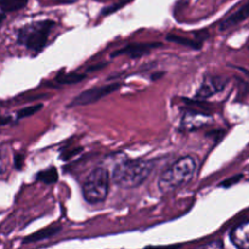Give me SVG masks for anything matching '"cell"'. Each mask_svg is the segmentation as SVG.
Masks as SVG:
<instances>
[{"label":"cell","instance_id":"cell-22","mask_svg":"<svg viewBox=\"0 0 249 249\" xmlns=\"http://www.w3.org/2000/svg\"><path fill=\"white\" fill-rule=\"evenodd\" d=\"M105 63H100L99 66H94V67H91V68H89V72H92V71H97V70H100V68H102V67H105Z\"/></svg>","mask_w":249,"mask_h":249},{"label":"cell","instance_id":"cell-1","mask_svg":"<svg viewBox=\"0 0 249 249\" xmlns=\"http://www.w3.org/2000/svg\"><path fill=\"white\" fill-rule=\"evenodd\" d=\"M155 168L152 160H126L114 168L112 179L122 189H134L147 180Z\"/></svg>","mask_w":249,"mask_h":249},{"label":"cell","instance_id":"cell-14","mask_svg":"<svg viewBox=\"0 0 249 249\" xmlns=\"http://www.w3.org/2000/svg\"><path fill=\"white\" fill-rule=\"evenodd\" d=\"M85 78V74H79V73H70V74H62L56 78V82L58 84H75V83L82 82Z\"/></svg>","mask_w":249,"mask_h":249},{"label":"cell","instance_id":"cell-23","mask_svg":"<svg viewBox=\"0 0 249 249\" xmlns=\"http://www.w3.org/2000/svg\"><path fill=\"white\" fill-rule=\"evenodd\" d=\"M4 15H2V14H0V22H1L2 21V19H4Z\"/></svg>","mask_w":249,"mask_h":249},{"label":"cell","instance_id":"cell-10","mask_svg":"<svg viewBox=\"0 0 249 249\" xmlns=\"http://www.w3.org/2000/svg\"><path fill=\"white\" fill-rule=\"evenodd\" d=\"M248 16H249V1L245 5V6L241 7L238 11H236L235 14L231 15L229 18H226L225 21L221 23L220 29H221V31H225V29L231 28V27L236 26V24H238L240 22L245 21V19L247 18Z\"/></svg>","mask_w":249,"mask_h":249},{"label":"cell","instance_id":"cell-12","mask_svg":"<svg viewBox=\"0 0 249 249\" xmlns=\"http://www.w3.org/2000/svg\"><path fill=\"white\" fill-rule=\"evenodd\" d=\"M28 0H0V9L5 12L17 11L23 9Z\"/></svg>","mask_w":249,"mask_h":249},{"label":"cell","instance_id":"cell-13","mask_svg":"<svg viewBox=\"0 0 249 249\" xmlns=\"http://www.w3.org/2000/svg\"><path fill=\"white\" fill-rule=\"evenodd\" d=\"M36 179L41 182H45V184H53V182L57 181L58 179V173L56 168H49L46 170H41L38 175H36Z\"/></svg>","mask_w":249,"mask_h":249},{"label":"cell","instance_id":"cell-19","mask_svg":"<svg viewBox=\"0 0 249 249\" xmlns=\"http://www.w3.org/2000/svg\"><path fill=\"white\" fill-rule=\"evenodd\" d=\"M80 151H82V148H73V150L67 151V152L63 153V155H62V158H65V160H70V158L72 157V156L78 155V153H79Z\"/></svg>","mask_w":249,"mask_h":249},{"label":"cell","instance_id":"cell-16","mask_svg":"<svg viewBox=\"0 0 249 249\" xmlns=\"http://www.w3.org/2000/svg\"><path fill=\"white\" fill-rule=\"evenodd\" d=\"M9 167V150L5 145L0 146V175L4 174Z\"/></svg>","mask_w":249,"mask_h":249},{"label":"cell","instance_id":"cell-4","mask_svg":"<svg viewBox=\"0 0 249 249\" xmlns=\"http://www.w3.org/2000/svg\"><path fill=\"white\" fill-rule=\"evenodd\" d=\"M53 24L55 23L53 21H43L26 27L19 33V40L31 50H41L48 41L49 33L53 29Z\"/></svg>","mask_w":249,"mask_h":249},{"label":"cell","instance_id":"cell-2","mask_svg":"<svg viewBox=\"0 0 249 249\" xmlns=\"http://www.w3.org/2000/svg\"><path fill=\"white\" fill-rule=\"evenodd\" d=\"M197 170V163L194 157L186 156L170 165L160 177L158 187L162 192L175 191L179 187L184 186L191 181Z\"/></svg>","mask_w":249,"mask_h":249},{"label":"cell","instance_id":"cell-9","mask_svg":"<svg viewBox=\"0 0 249 249\" xmlns=\"http://www.w3.org/2000/svg\"><path fill=\"white\" fill-rule=\"evenodd\" d=\"M160 44H131L126 48L121 49V50L113 53V56L119 55H129L130 57H140L143 53H147L151 49L160 46Z\"/></svg>","mask_w":249,"mask_h":249},{"label":"cell","instance_id":"cell-15","mask_svg":"<svg viewBox=\"0 0 249 249\" xmlns=\"http://www.w3.org/2000/svg\"><path fill=\"white\" fill-rule=\"evenodd\" d=\"M167 40L172 41V43H177L179 44V45L189 46V48H194V49L201 48L199 43H196V41L191 40V39L189 38H182V36H173V34H169V36H167Z\"/></svg>","mask_w":249,"mask_h":249},{"label":"cell","instance_id":"cell-6","mask_svg":"<svg viewBox=\"0 0 249 249\" xmlns=\"http://www.w3.org/2000/svg\"><path fill=\"white\" fill-rule=\"evenodd\" d=\"M228 84V79L224 77H209L202 83L201 88L197 90V99H208L212 95L223 91Z\"/></svg>","mask_w":249,"mask_h":249},{"label":"cell","instance_id":"cell-3","mask_svg":"<svg viewBox=\"0 0 249 249\" xmlns=\"http://www.w3.org/2000/svg\"><path fill=\"white\" fill-rule=\"evenodd\" d=\"M109 175L104 168H96L88 174L83 184V195L88 203L95 204L105 201L108 195Z\"/></svg>","mask_w":249,"mask_h":249},{"label":"cell","instance_id":"cell-20","mask_svg":"<svg viewBox=\"0 0 249 249\" xmlns=\"http://www.w3.org/2000/svg\"><path fill=\"white\" fill-rule=\"evenodd\" d=\"M22 164H23V156L22 155L15 156V167H16L17 169H21Z\"/></svg>","mask_w":249,"mask_h":249},{"label":"cell","instance_id":"cell-18","mask_svg":"<svg viewBox=\"0 0 249 249\" xmlns=\"http://www.w3.org/2000/svg\"><path fill=\"white\" fill-rule=\"evenodd\" d=\"M241 179H242V175H236V177L231 178V179L225 180V181H224L220 186L221 187H230V186H232V185L237 184Z\"/></svg>","mask_w":249,"mask_h":249},{"label":"cell","instance_id":"cell-11","mask_svg":"<svg viewBox=\"0 0 249 249\" xmlns=\"http://www.w3.org/2000/svg\"><path fill=\"white\" fill-rule=\"evenodd\" d=\"M60 226H50V228L43 229V230L38 231V232L33 233V235L28 236V237L24 238L23 242L24 243H34V242H39V241L46 240V238L53 237V235L60 231Z\"/></svg>","mask_w":249,"mask_h":249},{"label":"cell","instance_id":"cell-24","mask_svg":"<svg viewBox=\"0 0 249 249\" xmlns=\"http://www.w3.org/2000/svg\"><path fill=\"white\" fill-rule=\"evenodd\" d=\"M121 1H126V2H128V1H130V0H121Z\"/></svg>","mask_w":249,"mask_h":249},{"label":"cell","instance_id":"cell-5","mask_svg":"<svg viewBox=\"0 0 249 249\" xmlns=\"http://www.w3.org/2000/svg\"><path fill=\"white\" fill-rule=\"evenodd\" d=\"M121 84L119 83H114V84L104 85V87L92 88V89L83 91L82 94L78 95L74 100L72 101V105H77V106H84V105H90L92 102H96L101 100L102 97L107 96V95L112 94L113 91L119 89Z\"/></svg>","mask_w":249,"mask_h":249},{"label":"cell","instance_id":"cell-7","mask_svg":"<svg viewBox=\"0 0 249 249\" xmlns=\"http://www.w3.org/2000/svg\"><path fill=\"white\" fill-rule=\"evenodd\" d=\"M209 116L203 112L197 111H185L181 118V129L184 130H196L201 126L206 125Z\"/></svg>","mask_w":249,"mask_h":249},{"label":"cell","instance_id":"cell-8","mask_svg":"<svg viewBox=\"0 0 249 249\" xmlns=\"http://www.w3.org/2000/svg\"><path fill=\"white\" fill-rule=\"evenodd\" d=\"M230 240L237 248L249 249V221L233 228L230 233Z\"/></svg>","mask_w":249,"mask_h":249},{"label":"cell","instance_id":"cell-17","mask_svg":"<svg viewBox=\"0 0 249 249\" xmlns=\"http://www.w3.org/2000/svg\"><path fill=\"white\" fill-rule=\"evenodd\" d=\"M41 108H43V105L41 104L33 105V106H28V107H26V108L18 111L17 117H18V118H26V117H31V116H33L34 113H36L38 111H40Z\"/></svg>","mask_w":249,"mask_h":249},{"label":"cell","instance_id":"cell-21","mask_svg":"<svg viewBox=\"0 0 249 249\" xmlns=\"http://www.w3.org/2000/svg\"><path fill=\"white\" fill-rule=\"evenodd\" d=\"M9 122H11V118L10 117H0V125H5Z\"/></svg>","mask_w":249,"mask_h":249}]
</instances>
